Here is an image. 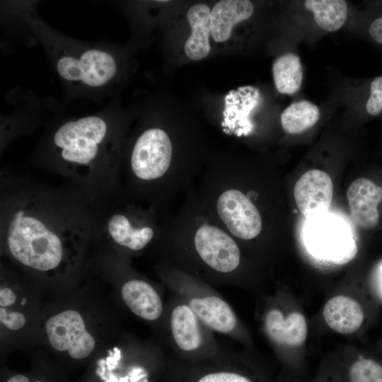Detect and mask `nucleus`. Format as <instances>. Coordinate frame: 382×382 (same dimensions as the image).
Masks as SVG:
<instances>
[{
  "mask_svg": "<svg viewBox=\"0 0 382 382\" xmlns=\"http://www.w3.org/2000/svg\"><path fill=\"white\" fill-rule=\"evenodd\" d=\"M162 382H267L260 371L242 356L224 349L217 356L196 363H187L168 356Z\"/></svg>",
  "mask_w": 382,
  "mask_h": 382,
  "instance_id": "obj_8",
  "label": "nucleus"
},
{
  "mask_svg": "<svg viewBox=\"0 0 382 382\" xmlns=\"http://www.w3.org/2000/svg\"><path fill=\"white\" fill-rule=\"evenodd\" d=\"M253 3L248 0H221L211 11V31L215 42L228 40L234 25L249 18L253 13Z\"/></svg>",
  "mask_w": 382,
  "mask_h": 382,
  "instance_id": "obj_16",
  "label": "nucleus"
},
{
  "mask_svg": "<svg viewBox=\"0 0 382 382\" xmlns=\"http://www.w3.org/2000/svg\"><path fill=\"white\" fill-rule=\"evenodd\" d=\"M304 6L313 13L317 25L326 31L339 30L347 19V5L343 0H306Z\"/></svg>",
  "mask_w": 382,
  "mask_h": 382,
  "instance_id": "obj_21",
  "label": "nucleus"
},
{
  "mask_svg": "<svg viewBox=\"0 0 382 382\" xmlns=\"http://www.w3.org/2000/svg\"><path fill=\"white\" fill-rule=\"evenodd\" d=\"M168 356L152 347L134 343L111 360L98 364L86 382H157L164 377Z\"/></svg>",
  "mask_w": 382,
  "mask_h": 382,
  "instance_id": "obj_9",
  "label": "nucleus"
},
{
  "mask_svg": "<svg viewBox=\"0 0 382 382\" xmlns=\"http://www.w3.org/2000/svg\"><path fill=\"white\" fill-rule=\"evenodd\" d=\"M45 330L51 346L59 352H67L74 360L87 358L94 349L95 339L76 311L66 310L50 317Z\"/></svg>",
  "mask_w": 382,
  "mask_h": 382,
  "instance_id": "obj_11",
  "label": "nucleus"
},
{
  "mask_svg": "<svg viewBox=\"0 0 382 382\" xmlns=\"http://www.w3.org/2000/svg\"><path fill=\"white\" fill-rule=\"evenodd\" d=\"M320 115V110L316 105L301 100L291 103L282 112L280 122L285 132L296 134L315 125Z\"/></svg>",
  "mask_w": 382,
  "mask_h": 382,
  "instance_id": "obj_22",
  "label": "nucleus"
},
{
  "mask_svg": "<svg viewBox=\"0 0 382 382\" xmlns=\"http://www.w3.org/2000/svg\"><path fill=\"white\" fill-rule=\"evenodd\" d=\"M369 31L376 42L382 44V16L375 19L371 23Z\"/></svg>",
  "mask_w": 382,
  "mask_h": 382,
  "instance_id": "obj_26",
  "label": "nucleus"
},
{
  "mask_svg": "<svg viewBox=\"0 0 382 382\" xmlns=\"http://www.w3.org/2000/svg\"><path fill=\"white\" fill-rule=\"evenodd\" d=\"M170 214L149 203L129 204L108 218L106 230L118 246L127 253H138L151 245L156 248Z\"/></svg>",
  "mask_w": 382,
  "mask_h": 382,
  "instance_id": "obj_7",
  "label": "nucleus"
},
{
  "mask_svg": "<svg viewBox=\"0 0 382 382\" xmlns=\"http://www.w3.org/2000/svg\"><path fill=\"white\" fill-rule=\"evenodd\" d=\"M333 185L324 171L312 169L304 173L294 188V197L300 212L312 219L325 214L330 207Z\"/></svg>",
  "mask_w": 382,
  "mask_h": 382,
  "instance_id": "obj_12",
  "label": "nucleus"
},
{
  "mask_svg": "<svg viewBox=\"0 0 382 382\" xmlns=\"http://www.w3.org/2000/svg\"><path fill=\"white\" fill-rule=\"evenodd\" d=\"M33 199L15 206L4 224L3 236L13 259L28 268L49 273L66 266L79 233L71 223L58 219Z\"/></svg>",
  "mask_w": 382,
  "mask_h": 382,
  "instance_id": "obj_4",
  "label": "nucleus"
},
{
  "mask_svg": "<svg viewBox=\"0 0 382 382\" xmlns=\"http://www.w3.org/2000/svg\"><path fill=\"white\" fill-rule=\"evenodd\" d=\"M306 239L311 252L320 258L344 263L357 253L352 231L340 218L325 214L312 219L307 227Z\"/></svg>",
  "mask_w": 382,
  "mask_h": 382,
  "instance_id": "obj_10",
  "label": "nucleus"
},
{
  "mask_svg": "<svg viewBox=\"0 0 382 382\" xmlns=\"http://www.w3.org/2000/svg\"><path fill=\"white\" fill-rule=\"evenodd\" d=\"M122 299L135 316L163 327L166 304L157 289L146 280L132 276L121 287Z\"/></svg>",
  "mask_w": 382,
  "mask_h": 382,
  "instance_id": "obj_14",
  "label": "nucleus"
},
{
  "mask_svg": "<svg viewBox=\"0 0 382 382\" xmlns=\"http://www.w3.org/2000/svg\"><path fill=\"white\" fill-rule=\"evenodd\" d=\"M211 11L207 4L199 3L192 6L187 13L191 34L185 43L184 50L190 59H202L210 52Z\"/></svg>",
  "mask_w": 382,
  "mask_h": 382,
  "instance_id": "obj_18",
  "label": "nucleus"
},
{
  "mask_svg": "<svg viewBox=\"0 0 382 382\" xmlns=\"http://www.w3.org/2000/svg\"><path fill=\"white\" fill-rule=\"evenodd\" d=\"M262 327L270 341L277 347H296L306 339L307 323L297 312L284 316L278 308L270 307L263 313Z\"/></svg>",
  "mask_w": 382,
  "mask_h": 382,
  "instance_id": "obj_15",
  "label": "nucleus"
},
{
  "mask_svg": "<svg viewBox=\"0 0 382 382\" xmlns=\"http://www.w3.org/2000/svg\"><path fill=\"white\" fill-rule=\"evenodd\" d=\"M158 272L170 292L180 296L209 330L245 342V328L235 311L213 286L163 262Z\"/></svg>",
  "mask_w": 382,
  "mask_h": 382,
  "instance_id": "obj_5",
  "label": "nucleus"
},
{
  "mask_svg": "<svg viewBox=\"0 0 382 382\" xmlns=\"http://www.w3.org/2000/svg\"><path fill=\"white\" fill-rule=\"evenodd\" d=\"M4 4L42 45L62 84L64 100L111 99L124 68L122 55L117 47L109 42L80 40L52 28L40 18L37 1H11Z\"/></svg>",
  "mask_w": 382,
  "mask_h": 382,
  "instance_id": "obj_2",
  "label": "nucleus"
},
{
  "mask_svg": "<svg viewBox=\"0 0 382 382\" xmlns=\"http://www.w3.org/2000/svg\"><path fill=\"white\" fill-rule=\"evenodd\" d=\"M16 295L13 290L8 287H1L0 289V306H11L16 301Z\"/></svg>",
  "mask_w": 382,
  "mask_h": 382,
  "instance_id": "obj_25",
  "label": "nucleus"
},
{
  "mask_svg": "<svg viewBox=\"0 0 382 382\" xmlns=\"http://www.w3.org/2000/svg\"><path fill=\"white\" fill-rule=\"evenodd\" d=\"M33 374H13L7 375L3 382H33Z\"/></svg>",
  "mask_w": 382,
  "mask_h": 382,
  "instance_id": "obj_27",
  "label": "nucleus"
},
{
  "mask_svg": "<svg viewBox=\"0 0 382 382\" xmlns=\"http://www.w3.org/2000/svg\"><path fill=\"white\" fill-rule=\"evenodd\" d=\"M122 117L117 103L110 100L94 114L57 122L46 139L47 156L76 173L112 168L121 153Z\"/></svg>",
  "mask_w": 382,
  "mask_h": 382,
  "instance_id": "obj_3",
  "label": "nucleus"
},
{
  "mask_svg": "<svg viewBox=\"0 0 382 382\" xmlns=\"http://www.w3.org/2000/svg\"><path fill=\"white\" fill-rule=\"evenodd\" d=\"M366 108L367 112L374 116L382 111V76L376 77L372 81Z\"/></svg>",
  "mask_w": 382,
  "mask_h": 382,
  "instance_id": "obj_23",
  "label": "nucleus"
},
{
  "mask_svg": "<svg viewBox=\"0 0 382 382\" xmlns=\"http://www.w3.org/2000/svg\"><path fill=\"white\" fill-rule=\"evenodd\" d=\"M252 87H240L231 90L225 97L221 127L224 133L241 137L247 134L249 129L248 114L252 108Z\"/></svg>",
  "mask_w": 382,
  "mask_h": 382,
  "instance_id": "obj_19",
  "label": "nucleus"
},
{
  "mask_svg": "<svg viewBox=\"0 0 382 382\" xmlns=\"http://www.w3.org/2000/svg\"><path fill=\"white\" fill-rule=\"evenodd\" d=\"M351 216L365 229H374L381 223L382 185L361 177L354 180L347 192Z\"/></svg>",
  "mask_w": 382,
  "mask_h": 382,
  "instance_id": "obj_13",
  "label": "nucleus"
},
{
  "mask_svg": "<svg viewBox=\"0 0 382 382\" xmlns=\"http://www.w3.org/2000/svg\"><path fill=\"white\" fill-rule=\"evenodd\" d=\"M163 262L212 286H238L245 280L244 251L211 219L194 187L170 214L156 246Z\"/></svg>",
  "mask_w": 382,
  "mask_h": 382,
  "instance_id": "obj_1",
  "label": "nucleus"
},
{
  "mask_svg": "<svg viewBox=\"0 0 382 382\" xmlns=\"http://www.w3.org/2000/svg\"><path fill=\"white\" fill-rule=\"evenodd\" d=\"M0 321L7 328L16 330L25 325L26 319L20 311H7L5 307H1Z\"/></svg>",
  "mask_w": 382,
  "mask_h": 382,
  "instance_id": "obj_24",
  "label": "nucleus"
},
{
  "mask_svg": "<svg viewBox=\"0 0 382 382\" xmlns=\"http://www.w3.org/2000/svg\"><path fill=\"white\" fill-rule=\"evenodd\" d=\"M162 329L170 349L168 356L183 362L202 361L225 349L185 301L173 293L166 304Z\"/></svg>",
  "mask_w": 382,
  "mask_h": 382,
  "instance_id": "obj_6",
  "label": "nucleus"
},
{
  "mask_svg": "<svg viewBox=\"0 0 382 382\" xmlns=\"http://www.w3.org/2000/svg\"><path fill=\"white\" fill-rule=\"evenodd\" d=\"M274 83L282 94L293 95L301 88L303 73L300 57L285 53L277 57L272 67Z\"/></svg>",
  "mask_w": 382,
  "mask_h": 382,
  "instance_id": "obj_20",
  "label": "nucleus"
},
{
  "mask_svg": "<svg viewBox=\"0 0 382 382\" xmlns=\"http://www.w3.org/2000/svg\"><path fill=\"white\" fill-rule=\"evenodd\" d=\"M323 316L328 326L341 334H352L361 325L364 314L359 303L347 296H335L325 303Z\"/></svg>",
  "mask_w": 382,
  "mask_h": 382,
  "instance_id": "obj_17",
  "label": "nucleus"
}]
</instances>
